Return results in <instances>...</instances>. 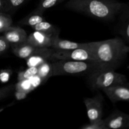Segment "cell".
<instances>
[{
    "label": "cell",
    "mask_w": 129,
    "mask_h": 129,
    "mask_svg": "<svg viewBox=\"0 0 129 129\" xmlns=\"http://www.w3.org/2000/svg\"><path fill=\"white\" fill-rule=\"evenodd\" d=\"M12 24V18L8 13L0 12V33H3L8 30Z\"/></svg>",
    "instance_id": "ac0fdd59"
},
{
    "label": "cell",
    "mask_w": 129,
    "mask_h": 129,
    "mask_svg": "<svg viewBox=\"0 0 129 129\" xmlns=\"http://www.w3.org/2000/svg\"><path fill=\"white\" fill-rule=\"evenodd\" d=\"M15 90L22 91L30 93L34 89H32L31 81L30 79H24V80L18 81L16 84H15Z\"/></svg>",
    "instance_id": "7402d4cb"
},
{
    "label": "cell",
    "mask_w": 129,
    "mask_h": 129,
    "mask_svg": "<svg viewBox=\"0 0 129 129\" xmlns=\"http://www.w3.org/2000/svg\"><path fill=\"white\" fill-rule=\"evenodd\" d=\"M123 4L117 0H69L65 7L94 18L112 21L118 16Z\"/></svg>",
    "instance_id": "7a4b0ae2"
},
{
    "label": "cell",
    "mask_w": 129,
    "mask_h": 129,
    "mask_svg": "<svg viewBox=\"0 0 129 129\" xmlns=\"http://www.w3.org/2000/svg\"><path fill=\"white\" fill-rule=\"evenodd\" d=\"M12 74L13 71L11 69H4L0 70V83H8L10 79Z\"/></svg>",
    "instance_id": "d4e9b609"
},
{
    "label": "cell",
    "mask_w": 129,
    "mask_h": 129,
    "mask_svg": "<svg viewBox=\"0 0 129 129\" xmlns=\"http://www.w3.org/2000/svg\"><path fill=\"white\" fill-rule=\"evenodd\" d=\"M113 103L121 101L129 102V83L117 84L102 89Z\"/></svg>",
    "instance_id": "52a82bcc"
},
{
    "label": "cell",
    "mask_w": 129,
    "mask_h": 129,
    "mask_svg": "<svg viewBox=\"0 0 129 129\" xmlns=\"http://www.w3.org/2000/svg\"><path fill=\"white\" fill-rule=\"evenodd\" d=\"M50 47H37L28 44L26 42L20 44L11 45L12 52L20 59L26 60L29 57L33 55L42 52Z\"/></svg>",
    "instance_id": "9c48e42d"
},
{
    "label": "cell",
    "mask_w": 129,
    "mask_h": 129,
    "mask_svg": "<svg viewBox=\"0 0 129 129\" xmlns=\"http://www.w3.org/2000/svg\"><path fill=\"white\" fill-rule=\"evenodd\" d=\"M0 12L7 13L6 3L5 0H0Z\"/></svg>",
    "instance_id": "83f0119b"
},
{
    "label": "cell",
    "mask_w": 129,
    "mask_h": 129,
    "mask_svg": "<svg viewBox=\"0 0 129 129\" xmlns=\"http://www.w3.org/2000/svg\"><path fill=\"white\" fill-rule=\"evenodd\" d=\"M29 93L26 91H22L15 90L14 91V96L16 100H22L25 99Z\"/></svg>",
    "instance_id": "4316f807"
},
{
    "label": "cell",
    "mask_w": 129,
    "mask_h": 129,
    "mask_svg": "<svg viewBox=\"0 0 129 129\" xmlns=\"http://www.w3.org/2000/svg\"><path fill=\"white\" fill-rule=\"evenodd\" d=\"M103 69L110 68L95 61L55 60L52 62V77L69 75L88 76L93 72Z\"/></svg>",
    "instance_id": "3957f363"
},
{
    "label": "cell",
    "mask_w": 129,
    "mask_h": 129,
    "mask_svg": "<svg viewBox=\"0 0 129 129\" xmlns=\"http://www.w3.org/2000/svg\"><path fill=\"white\" fill-rule=\"evenodd\" d=\"M81 129H108L105 123L104 119L93 122H89V123L84 125L81 128Z\"/></svg>",
    "instance_id": "603a6c76"
},
{
    "label": "cell",
    "mask_w": 129,
    "mask_h": 129,
    "mask_svg": "<svg viewBox=\"0 0 129 129\" xmlns=\"http://www.w3.org/2000/svg\"><path fill=\"white\" fill-rule=\"evenodd\" d=\"M65 0H40L35 10L44 13L45 10L51 8L53 6L63 2Z\"/></svg>",
    "instance_id": "d6986e66"
},
{
    "label": "cell",
    "mask_w": 129,
    "mask_h": 129,
    "mask_svg": "<svg viewBox=\"0 0 129 129\" xmlns=\"http://www.w3.org/2000/svg\"><path fill=\"white\" fill-rule=\"evenodd\" d=\"M13 105V103H11V104H10V105H7V106H6V107H3V108H0V113H1V112H3V111L4 110H5V108H6V107H10V106H11V105Z\"/></svg>",
    "instance_id": "f1b7e54d"
},
{
    "label": "cell",
    "mask_w": 129,
    "mask_h": 129,
    "mask_svg": "<svg viewBox=\"0 0 129 129\" xmlns=\"http://www.w3.org/2000/svg\"><path fill=\"white\" fill-rule=\"evenodd\" d=\"M7 13L14 12L20 8L27 0H5Z\"/></svg>",
    "instance_id": "44dd1931"
},
{
    "label": "cell",
    "mask_w": 129,
    "mask_h": 129,
    "mask_svg": "<svg viewBox=\"0 0 129 129\" xmlns=\"http://www.w3.org/2000/svg\"><path fill=\"white\" fill-rule=\"evenodd\" d=\"M89 45L97 61L113 70L122 65L129 53V46L122 38L92 42Z\"/></svg>",
    "instance_id": "6da1fadb"
},
{
    "label": "cell",
    "mask_w": 129,
    "mask_h": 129,
    "mask_svg": "<svg viewBox=\"0 0 129 129\" xmlns=\"http://www.w3.org/2000/svg\"><path fill=\"white\" fill-rule=\"evenodd\" d=\"M54 49L49 48L42 52L33 55L26 59L28 67H38L45 62L50 61V57Z\"/></svg>",
    "instance_id": "5bb4252c"
},
{
    "label": "cell",
    "mask_w": 129,
    "mask_h": 129,
    "mask_svg": "<svg viewBox=\"0 0 129 129\" xmlns=\"http://www.w3.org/2000/svg\"><path fill=\"white\" fill-rule=\"evenodd\" d=\"M10 44L3 36H0V56L5 54L9 49Z\"/></svg>",
    "instance_id": "484cf974"
},
{
    "label": "cell",
    "mask_w": 129,
    "mask_h": 129,
    "mask_svg": "<svg viewBox=\"0 0 129 129\" xmlns=\"http://www.w3.org/2000/svg\"><path fill=\"white\" fill-rule=\"evenodd\" d=\"M37 75L41 79L42 83H45L52 77V62L48 60L38 66Z\"/></svg>",
    "instance_id": "2e32d148"
},
{
    "label": "cell",
    "mask_w": 129,
    "mask_h": 129,
    "mask_svg": "<svg viewBox=\"0 0 129 129\" xmlns=\"http://www.w3.org/2000/svg\"><path fill=\"white\" fill-rule=\"evenodd\" d=\"M59 60L98 62L90 48H78L71 50H54L50 55V60L55 61Z\"/></svg>",
    "instance_id": "5b68a950"
},
{
    "label": "cell",
    "mask_w": 129,
    "mask_h": 129,
    "mask_svg": "<svg viewBox=\"0 0 129 129\" xmlns=\"http://www.w3.org/2000/svg\"><path fill=\"white\" fill-rule=\"evenodd\" d=\"M38 67H28L26 69L18 73L17 79L18 81L28 79L37 74Z\"/></svg>",
    "instance_id": "ffe728a7"
},
{
    "label": "cell",
    "mask_w": 129,
    "mask_h": 129,
    "mask_svg": "<svg viewBox=\"0 0 129 129\" xmlns=\"http://www.w3.org/2000/svg\"><path fill=\"white\" fill-rule=\"evenodd\" d=\"M127 83L126 76L111 69H103L88 76V84L93 90L103 89Z\"/></svg>",
    "instance_id": "277c9868"
},
{
    "label": "cell",
    "mask_w": 129,
    "mask_h": 129,
    "mask_svg": "<svg viewBox=\"0 0 129 129\" xmlns=\"http://www.w3.org/2000/svg\"><path fill=\"white\" fill-rule=\"evenodd\" d=\"M50 48L54 50H71L78 48H90V45L89 42L79 43L62 39L59 37V34H56L53 37Z\"/></svg>",
    "instance_id": "7c38bea8"
},
{
    "label": "cell",
    "mask_w": 129,
    "mask_h": 129,
    "mask_svg": "<svg viewBox=\"0 0 129 129\" xmlns=\"http://www.w3.org/2000/svg\"><path fill=\"white\" fill-rule=\"evenodd\" d=\"M43 13L40 11H37L35 9L32 12L29 13L27 16L20 20L18 22V24L20 26H24V25H27V26H31L34 25L39 23L41 21H45V18L43 16Z\"/></svg>",
    "instance_id": "9a60e30c"
},
{
    "label": "cell",
    "mask_w": 129,
    "mask_h": 129,
    "mask_svg": "<svg viewBox=\"0 0 129 129\" xmlns=\"http://www.w3.org/2000/svg\"><path fill=\"white\" fill-rule=\"evenodd\" d=\"M54 35H55L42 32V31H34L28 36L26 42L37 47L50 48L53 37Z\"/></svg>",
    "instance_id": "8fae6325"
},
{
    "label": "cell",
    "mask_w": 129,
    "mask_h": 129,
    "mask_svg": "<svg viewBox=\"0 0 129 129\" xmlns=\"http://www.w3.org/2000/svg\"><path fill=\"white\" fill-rule=\"evenodd\" d=\"M128 69H129V66H128Z\"/></svg>",
    "instance_id": "f546056e"
},
{
    "label": "cell",
    "mask_w": 129,
    "mask_h": 129,
    "mask_svg": "<svg viewBox=\"0 0 129 129\" xmlns=\"http://www.w3.org/2000/svg\"><path fill=\"white\" fill-rule=\"evenodd\" d=\"M15 90V84H10L9 85L0 88V101L7 98Z\"/></svg>",
    "instance_id": "cb8c5ba5"
},
{
    "label": "cell",
    "mask_w": 129,
    "mask_h": 129,
    "mask_svg": "<svg viewBox=\"0 0 129 129\" xmlns=\"http://www.w3.org/2000/svg\"><path fill=\"white\" fill-rule=\"evenodd\" d=\"M103 102V97L101 93H98L92 98H86L84 100L89 122H96L102 118Z\"/></svg>",
    "instance_id": "8992f818"
},
{
    "label": "cell",
    "mask_w": 129,
    "mask_h": 129,
    "mask_svg": "<svg viewBox=\"0 0 129 129\" xmlns=\"http://www.w3.org/2000/svg\"><path fill=\"white\" fill-rule=\"evenodd\" d=\"M104 120L108 129H129V114L118 110L113 111Z\"/></svg>",
    "instance_id": "ba28073f"
},
{
    "label": "cell",
    "mask_w": 129,
    "mask_h": 129,
    "mask_svg": "<svg viewBox=\"0 0 129 129\" xmlns=\"http://www.w3.org/2000/svg\"><path fill=\"white\" fill-rule=\"evenodd\" d=\"M3 36L10 45L25 42L28 37L27 34L24 29L20 26H13L3 32Z\"/></svg>",
    "instance_id": "4fadbf2b"
},
{
    "label": "cell",
    "mask_w": 129,
    "mask_h": 129,
    "mask_svg": "<svg viewBox=\"0 0 129 129\" xmlns=\"http://www.w3.org/2000/svg\"><path fill=\"white\" fill-rule=\"evenodd\" d=\"M31 28L34 31H42V32L47 33L49 34H52V35L59 34V32L57 31V30L55 28V26L45 20L41 21L36 25H33L31 26Z\"/></svg>",
    "instance_id": "e0dca14e"
},
{
    "label": "cell",
    "mask_w": 129,
    "mask_h": 129,
    "mask_svg": "<svg viewBox=\"0 0 129 129\" xmlns=\"http://www.w3.org/2000/svg\"><path fill=\"white\" fill-rule=\"evenodd\" d=\"M118 32L125 42H129V2L123 3L122 9L118 15Z\"/></svg>",
    "instance_id": "30bf717a"
}]
</instances>
